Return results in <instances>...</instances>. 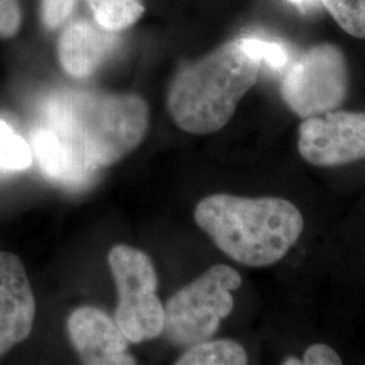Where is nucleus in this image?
<instances>
[{"mask_svg":"<svg viewBox=\"0 0 365 365\" xmlns=\"http://www.w3.org/2000/svg\"><path fill=\"white\" fill-rule=\"evenodd\" d=\"M261 63L242 46L229 41L203 58L185 66L170 84L167 106L182 130L206 135L223 129L256 84Z\"/></svg>","mask_w":365,"mask_h":365,"instance_id":"nucleus-2","label":"nucleus"},{"mask_svg":"<svg viewBox=\"0 0 365 365\" xmlns=\"http://www.w3.org/2000/svg\"><path fill=\"white\" fill-rule=\"evenodd\" d=\"M45 119L98 170L117 164L143 143L149 108L134 93L75 92L52 98Z\"/></svg>","mask_w":365,"mask_h":365,"instance_id":"nucleus-3","label":"nucleus"},{"mask_svg":"<svg viewBox=\"0 0 365 365\" xmlns=\"http://www.w3.org/2000/svg\"><path fill=\"white\" fill-rule=\"evenodd\" d=\"M241 284L242 277L235 268L225 264L210 267L164 306L165 339L182 348L211 339L233 312V292Z\"/></svg>","mask_w":365,"mask_h":365,"instance_id":"nucleus-4","label":"nucleus"},{"mask_svg":"<svg viewBox=\"0 0 365 365\" xmlns=\"http://www.w3.org/2000/svg\"><path fill=\"white\" fill-rule=\"evenodd\" d=\"M345 54L333 43L309 48L289 66L282 81V96L302 119L337 110L348 95Z\"/></svg>","mask_w":365,"mask_h":365,"instance_id":"nucleus-6","label":"nucleus"},{"mask_svg":"<svg viewBox=\"0 0 365 365\" xmlns=\"http://www.w3.org/2000/svg\"><path fill=\"white\" fill-rule=\"evenodd\" d=\"M283 365H302L303 364V361L300 360V359H297V357H287L283 363Z\"/></svg>","mask_w":365,"mask_h":365,"instance_id":"nucleus-20","label":"nucleus"},{"mask_svg":"<svg viewBox=\"0 0 365 365\" xmlns=\"http://www.w3.org/2000/svg\"><path fill=\"white\" fill-rule=\"evenodd\" d=\"M321 3L344 31L365 39V0H321Z\"/></svg>","mask_w":365,"mask_h":365,"instance_id":"nucleus-15","label":"nucleus"},{"mask_svg":"<svg viewBox=\"0 0 365 365\" xmlns=\"http://www.w3.org/2000/svg\"><path fill=\"white\" fill-rule=\"evenodd\" d=\"M75 4L76 0H41V19L43 25L51 30L64 25Z\"/></svg>","mask_w":365,"mask_h":365,"instance_id":"nucleus-17","label":"nucleus"},{"mask_svg":"<svg viewBox=\"0 0 365 365\" xmlns=\"http://www.w3.org/2000/svg\"><path fill=\"white\" fill-rule=\"evenodd\" d=\"M36 310L24 262L11 252L0 250V357L30 336Z\"/></svg>","mask_w":365,"mask_h":365,"instance_id":"nucleus-9","label":"nucleus"},{"mask_svg":"<svg viewBox=\"0 0 365 365\" xmlns=\"http://www.w3.org/2000/svg\"><path fill=\"white\" fill-rule=\"evenodd\" d=\"M108 265L118 292L115 322L129 342L140 344L163 334L165 312L157 295L158 279L149 256L129 245L108 253Z\"/></svg>","mask_w":365,"mask_h":365,"instance_id":"nucleus-5","label":"nucleus"},{"mask_svg":"<svg viewBox=\"0 0 365 365\" xmlns=\"http://www.w3.org/2000/svg\"><path fill=\"white\" fill-rule=\"evenodd\" d=\"M30 146L45 178L63 187L83 188L98 172L63 131L48 123L31 133Z\"/></svg>","mask_w":365,"mask_h":365,"instance_id":"nucleus-10","label":"nucleus"},{"mask_svg":"<svg viewBox=\"0 0 365 365\" xmlns=\"http://www.w3.org/2000/svg\"><path fill=\"white\" fill-rule=\"evenodd\" d=\"M175 364L245 365L248 353L235 339H206L190 346Z\"/></svg>","mask_w":365,"mask_h":365,"instance_id":"nucleus-12","label":"nucleus"},{"mask_svg":"<svg viewBox=\"0 0 365 365\" xmlns=\"http://www.w3.org/2000/svg\"><path fill=\"white\" fill-rule=\"evenodd\" d=\"M303 364L306 365H341L342 359L331 346L325 344L310 345L302 357Z\"/></svg>","mask_w":365,"mask_h":365,"instance_id":"nucleus-19","label":"nucleus"},{"mask_svg":"<svg viewBox=\"0 0 365 365\" xmlns=\"http://www.w3.org/2000/svg\"><path fill=\"white\" fill-rule=\"evenodd\" d=\"M241 43L244 49L250 56L257 58L261 64L265 63L267 66L274 69H282L287 66L289 61L286 48L279 42L256 38V37H242Z\"/></svg>","mask_w":365,"mask_h":365,"instance_id":"nucleus-16","label":"nucleus"},{"mask_svg":"<svg viewBox=\"0 0 365 365\" xmlns=\"http://www.w3.org/2000/svg\"><path fill=\"white\" fill-rule=\"evenodd\" d=\"M288 1H292L294 4H297V6H299V7H303V6H306V4L313 3L314 0H288Z\"/></svg>","mask_w":365,"mask_h":365,"instance_id":"nucleus-21","label":"nucleus"},{"mask_svg":"<svg viewBox=\"0 0 365 365\" xmlns=\"http://www.w3.org/2000/svg\"><path fill=\"white\" fill-rule=\"evenodd\" d=\"M22 26V11L18 0H0V38H13Z\"/></svg>","mask_w":365,"mask_h":365,"instance_id":"nucleus-18","label":"nucleus"},{"mask_svg":"<svg viewBox=\"0 0 365 365\" xmlns=\"http://www.w3.org/2000/svg\"><path fill=\"white\" fill-rule=\"evenodd\" d=\"M33 164V150L26 140L0 118V173L13 176Z\"/></svg>","mask_w":365,"mask_h":365,"instance_id":"nucleus-14","label":"nucleus"},{"mask_svg":"<svg viewBox=\"0 0 365 365\" xmlns=\"http://www.w3.org/2000/svg\"><path fill=\"white\" fill-rule=\"evenodd\" d=\"M194 220L227 257L250 268L283 260L304 227L300 210L277 196H206L196 205Z\"/></svg>","mask_w":365,"mask_h":365,"instance_id":"nucleus-1","label":"nucleus"},{"mask_svg":"<svg viewBox=\"0 0 365 365\" xmlns=\"http://www.w3.org/2000/svg\"><path fill=\"white\" fill-rule=\"evenodd\" d=\"M117 43L114 31L87 21H76L68 25L58 38V63L72 78H90L114 52Z\"/></svg>","mask_w":365,"mask_h":365,"instance_id":"nucleus-11","label":"nucleus"},{"mask_svg":"<svg viewBox=\"0 0 365 365\" xmlns=\"http://www.w3.org/2000/svg\"><path fill=\"white\" fill-rule=\"evenodd\" d=\"M66 329L72 346L83 364L130 365L137 360L128 353L129 339L111 317L83 306L69 315Z\"/></svg>","mask_w":365,"mask_h":365,"instance_id":"nucleus-8","label":"nucleus"},{"mask_svg":"<svg viewBox=\"0 0 365 365\" xmlns=\"http://www.w3.org/2000/svg\"><path fill=\"white\" fill-rule=\"evenodd\" d=\"M298 150L304 161L321 168L365 160V113L333 110L303 119Z\"/></svg>","mask_w":365,"mask_h":365,"instance_id":"nucleus-7","label":"nucleus"},{"mask_svg":"<svg viewBox=\"0 0 365 365\" xmlns=\"http://www.w3.org/2000/svg\"><path fill=\"white\" fill-rule=\"evenodd\" d=\"M98 25L108 31H122L135 25L145 13L141 0H87Z\"/></svg>","mask_w":365,"mask_h":365,"instance_id":"nucleus-13","label":"nucleus"},{"mask_svg":"<svg viewBox=\"0 0 365 365\" xmlns=\"http://www.w3.org/2000/svg\"><path fill=\"white\" fill-rule=\"evenodd\" d=\"M6 178H7V176H4L3 173H0V180H3V179H6Z\"/></svg>","mask_w":365,"mask_h":365,"instance_id":"nucleus-22","label":"nucleus"}]
</instances>
